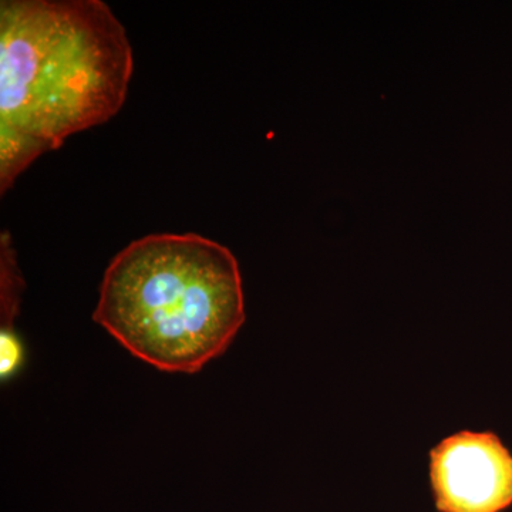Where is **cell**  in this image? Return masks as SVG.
Here are the masks:
<instances>
[{
    "label": "cell",
    "instance_id": "cell-2",
    "mask_svg": "<svg viewBox=\"0 0 512 512\" xmlns=\"http://www.w3.org/2000/svg\"><path fill=\"white\" fill-rule=\"evenodd\" d=\"M93 319L161 372H200L247 319L237 258L198 234L136 239L107 266Z\"/></svg>",
    "mask_w": 512,
    "mask_h": 512
},
{
    "label": "cell",
    "instance_id": "cell-3",
    "mask_svg": "<svg viewBox=\"0 0 512 512\" xmlns=\"http://www.w3.org/2000/svg\"><path fill=\"white\" fill-rule=\"evenodd\" d=\"M440 512H503L512 505V454L490 431H460L430 451Z\"/></svg>",
    "mask_w": 512,
    "mask_h": 512
},
{
    "label": "cell",
    "instance_id": "cell-1",
    "mask_svg": "<svg viewBox=\"0 0 512 512\" xmlns=\"http://www.w3.org/2000/svg\"><path fill=\"white\" fill-rule=\"evenodd\" d=\"M133 49L101 0L0 3V191L37 157L113 119Z\"/></svg>",
    "mask_w": 512,
    "mask_h": 512
}]
</instances>
